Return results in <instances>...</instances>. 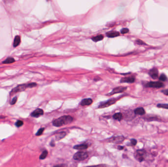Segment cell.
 Segmentation results:
<instances>
[{
	"label": "cell",
	"instance_id": "obj_1",
	"mask_svg": "<svg viewBox=\"0 0 168 167\" xmlns=\"http://www.w3.org/2000/svg\"><path fill=\"white\" fill-rule=\"evenodd\" d=\"M72 121L73 118L71 116H63L53 120V125L56 127H60L64 125L70 124Z\"/></svg>",
	"mask_w": 168,
	"mask_h": 167
},
{
	"label": "cell",
	"instance_id": "obj_2",
	"mask_svg": "<svg viewBox=\"0 0 168 167\" xmlns=\"http://www.w3.org/2000/svg\"><path fill=\"white\" fill-rule=\"evenodd\" d=\"M89 156L87 152H79L76 153L73 156V159L77 161H83L86 159Z\"/></svg>",
	"mask_w": 168,
	"mask_h": 167
},
{
	"label": "cell",
	"instance_id": "obj_3",
	"mask_svg": "<svg viewBox=\"0 0 168 167\" xmlns=\"http://www.w3.org/2000/svg\"><path fill=\"white\" fill-rule=\"evenodd\" d=\"M146 150L143 149H139L136 151L135 157L136 159L139 162H142L145 160V156H146Z\"/></svg>",
	"mask_w": 168,
	"mask_h": 167
},
{
	"label": "cell",
	"instance_id": "obj_4",
	"mask_svg": "<svg viewBox=\"0 0 168 167\" xmlns=\"http://www.w3.org/2000/svg\"><path fill=\"white\" fill-rule=\"evenodd\" d=\"M124 140V137L123 136H116L108 139V142L113 143L114 144H120Z\"/></svg>",
	"mask_w": 168,
	"mask_h": 167
},
{
	"label": "cell",
	"instance_id": "obj_5",
	"mask_svg": "<svg viewBox=\"0 0 168 167\" xmlns=\"http://www.w3.org/2000/svg\"><path fill=\"white\" fill-rule=\"evenodd\" d=\"M146 86L150 88H159L163 87L164 86V84L160 82H150L146 84Z\"/></svg>",
	"mask_w": 168,
	"mask_h": 167
},
{
	"label": "cell",
	"instance_id": "obj_6",
	"mask_svg": "<svg viewBox=\"0 0 168 167\" xmlns=\"http://www.w3.org/2000/svg\"><path fill=\"white\" fill-rule=\"evenodd\" d=\"M28 87V84H22V85H20L17 86V87L14 88L12 91L11 92V93L13 94L17 92H21V91H24V90L26 88Z\"/></svg>",
	"mask_w": 168,
	"mask_h": 167
},
{
	"label": "cell",
	"instance_id": "obj_7",
	"mask_svg": "<svg viewBox=\"0 0 168 167\" xmlns=\"http://www.w3.org/2000/svg\"><path fill=\"white\" fill-rule=\"evenodd\" d=\"M43 114H44L43 110L42 109L38 108L31 113V116L35 118H38L41 116L43 115Z\"/></svg>",
	"mask_w": 168,
	"mask_h": 167
},
{
	"label": "cell",
	"instance_id": "obj_8",
	"mask_svg": "<svg viewBox=\"0 0 168 167\" xmlns=\"http://www.w3.org/2000/svg\"><path fill=\"white\" fill-rule=\"evenodd\" d=\"M116 99H112V100H109L108 101H107L106 102H104L103 104H101L100 105H99V108H105L110 105L113 104L116 102Z\"/></svg>",
	"mask_w": 168,
	"mask_h": 167
},
{
	"label": "cell",
	"instance_id": "obj_9",
	"mask_svg": "<svg viewBox=\"0 0 168 167\" xmlns=\"http://www.w3.org/2000/svg\"><path fill=\"white\" fill-rule=\"evenodd\" d=\"M127 89L126 87H118L117 88H115L113 90L111 93L109 94L108 95L109 96H111L112 95L115 94L116 93H122L125 91V90Z\"/></svg>",
	"mask_w": 168,
	"mask_h": 167
},
{
	"label": "cell",
	"instance_id": "obj_10",
	"mask_svg": "<svg viewBox=\"0 0 168 167\" xmlns=\"http://www.w3.org/2000/svg\"><path fill=\"white\" fill-rule=\"evenodd\" d=\"M149 75H150L151 78H153V79H156L158 76V71L156 68H153L151 69L149 72Z\"/></svg>",
	"mask_w": 168,
	"mask_h": 167
},
{
	"label": "cell",
	"instance_id": "obj_11",
	"mask_svg": "<svg viewBox=\"0 0 168 167\" xmlns=\"http://www.w3.org/2000/svg\"><path fill=\"white\" fill-rule=\"evenodd\" d=\"M135 78L133 77H128L123 78L120 80L121 83H133L135 82Z\"/></svg>",
	"mask_w": 168,
	"mask_h": 167
},
{
	"label": "cell",
	"instance_id": "obj_12",
	"mask_svg": "<svg viewBox=\"0 0 168 167\" xmlns=\"http://www.w3.org/2000/svg\"><path fill=\"white\" fill-rule=\"evenodd\" d=\"M93 101L91 98H86L84 99L81 102V105L82 106H86V105H90L92 104Z\"/></svg>",
	"mask_w": 168,
	"mask_h": 167
},
{
	"label": "cell",
	"instance_id": "obj_13",
	"mask_svg": "<svg viewBox=\"0 0 168 167\" xmlns=\"http://www.w3.org/2000/svg\"><path fill=\"white\" fill-rule=\"evenodd\" d=\"M134 112L135 114L138 115H143L146 113L145 109L143 108H137L135 110Z\"/></svg>",
	"mask_w": 168,
	"mask_h": 167
},
{
	"label": "cell",
	"instance_id": "obj_14",
	"mask_svg": "<svg viewBox=\"0 0 168 167\" xmlns=\"http://www.w3.org/2000/svg\"><path fill=\"white\" fill-rule=\"evenodd\" d=\"M73 148L78 150H84V149H87L88 148V146L86 144H81V145L75 146Z\"/></svg>",
	"mask_w": 168,
	"mask_h": 167
},
{
	"label": "cell",
	"instance_id": "obj_15",
	"mask_svg": "<svg viewBox=\"0 0 168 167\" xmlns=\"http://www.w3.org/2000/svg\"><path fill=\"white\" fill-rule=\"evenodd\" d=\"M107 36L109 37H119L120 33L117 31H111L107 33Z\"/></svg>",
	"mask_w": 168,
	"mask_h": 167
},
{
	"label": "cell",
	"instance_id": "obj_16",
	"mask_svg": "<svg viewBox=\"0 0 168 167\" xmlns=\"http://www.w3.org/2000/svg\"><path fill=\"white\" fill-rule=\"evenodd\" d=\"M66 133L65 132H60L59 133H58L56 135V140L57 141H59V140H61V139L64 138L65 136H66Z\"/></svg>",
	"mask_w": 168,
	"mask_h": 167
},
{
	"label": "cell",
	"instance_id": "obj_17",
	"mask_svg": "<svg viewBox=\"0 0 168 167\" xmlns=\"http://www.w3.org/2000/svg\"><path fill=\"white\" fill-rule=\"evenodd\" d=\"M21 42V38L20 36H16L15 37L14 42H13V47H16L19 45L20 43Z\"/></svg>",
	"mask_w": 168,
	"mask_h": 167
},
{
	"label": "cell",
	"instance_id": "obj_18",
	"mask_svg": "<svg viewBox=\"0 0 168 167\" xmlns=\"http://www.w3.org/2000/svg\"><path fill=\"white\" fill-rule=\"evenodd\" d=\"M123 114L121 113H117L113 115V118L116 120H121L123 119Z\"/></svg>",
	"mask_w": 168,
	"mask_h": 167
},
{
	"label": "cell",
	"instance_id": "obj_19",
	"mask_svg": "<svg viewBox=\"0 0 168 167\" xmlns=\"http://www.w3.org/2000/svg\"><path fill=\"white\" fill-rule=\"evenodd\" d=\"M15 62V60L12 57H8L5 61H3V63L4 64H11L12 63Z\"/></svg>",
	"mask_w": 168,
	"mask_h": 167
},
{
	"label": "cell",
	"instance_id": "obj_20",
	"mask_svg": "<svg viewBox=\"0 0 168 167\" xmlns=\"http://www.w3.org/2000/svg\"><path fill=\"white\" fill-rule=\"evenodd\" d=\"M103 35H98L97 37H94L92 38V40L94 42H97L99 41H100V40H102L103 39Z\"/></svg>",
	"mask_w": 168,
	"mask_h": 167
},
{
	"label": "cell",
	"instance_id": "obj_21",
	"mask_svg": "<svg viewBox=\"0 0 168 167\" xmlns=\"http://www.w3.org/2000/svg\"><path fill=\"white\" fill-rule=\"evenodd\" d=\"M48 154V153L47 150H44L39 156V159L41 160L44 159L45 158L47 157Z\"/></svg>",
	"mask_w": 168,
	"mask_h": 167
},
{
	"label": "cell",
	"instance_id": "obj_22",
	"mask_svg": "<svg viewBox=\"0 0 168 167\" xmlns=\"http://www.w3.org/2000/svg\"><path fill=\"white\" fill-rule=\"evenodd\" d=\"M157 106L158 108H162L168 109V104H158Z\"/></svg>",
	"mask_w": 168,
	"mask_h": 167
},
{
	"label": "cell",
	"instance_id": "obj_23",
	"mask_svg": "<svg viewBox=\"0 0 168 167\" xmlns=\"http://www.w3.org/2000/svg\"><path fill=\"white\" fill-rule=\"evenodd\" d=\"M24 123L23 121L21 120H17L16 123H15V126L17 127H22V126L23 125Z\"/></svg>",
	"mask_w": 168,
	"mask_h": 167
},
{
	"label": "cell",
	"instance_id": "obj_24",
	"mask_svg": "<svg viewBox=\"0 0 168 167\" xmlns=\"http://www.w3.org/2000/svg\"><path fill=\"white\" fill-rule=\"evenodd\" d=\"M44 128H41L38 130L37 133H36V136H41V135L42 134L43 131L44 130Z\"/></svg>",
	"mask_w": 168,
	"mask_h": 167
},
{
	"label": "cell",
	"instance_id": "obj_25",
	"mask_svg": "<svg viewBox=\"0 0 168 167\" xmlns=\"http://www.w3.org/2000/svg\"><path fill=\"white\" fill-rule=\"evenodd\" d=\"M159 79L162 81V82H165L166 80H167V76L164 74H162L159 77Z\"/></svg>",
	"mask_w": 168,
	"mask_h": 167
},
{
	"label": "cell",
	"instance_id": "obj_26",
	"mask_svg": "<svg viewBox=\"0 0 168 167\" xmlns=\"http://www.w3.org/2000/svg\"><path fill=\"white\" fill-rule=\"evenodd\" d=\"M131 141V144L132 146H135L136 145V144H137V140L135 139H131L130 140Z\"/></svg>",
	"mask_w": 168,
	"mask_h": 167
},
{
	"label": "cell",
	"instance_id": "obj_27",
	"mask_svg": "<svg viewBox=\"0 0 168 167\" xmlns=\"http://www.w3.org/2000/svg\"><path fill=\"white\" fill-rule=\"evenodd\" d=\"M136 43H137V44H138V45H145L146 44L143 41L140 40V39L136 40Z\"/></svg>",
	"mask_w": 168,
	"mask_h": 167
},
{
	"label": "cell",
	"instance_id": "obj_28",
	"mask_svg": "<svg viewBox=\"0 0 168 167\" xmlns=\"http://www.w3.org/2000/svg\"><path fill=\"white\" fill-rule=\"evenodd\" d=\"M17 98L16 97H15L14 98H12V101H11V104L12 105H13V104H15L16 102L17 101Z\"/></svg>",
	"mask_w": 168,
	"mask_h": 167
},
{
	"label": "cell",
	"instance_id": "obj_29",
	"mask_svg": "<svg viewBox=\"0 0 168 167\" xmlns=\"http://www.w3.org/2000/svg\"><path fill=\"white\" fill-rule=\"evenodd\" d=\"M129 32V30L127 28L125 29H123L121 30V33L122 34H125Z\"/></svg>",
	"mask_w": 168,
	"mask_h": 167
},
{
	"label": "cell",
	"instance_id": "obj_30",
	"mask_svg": "<svg viewBox=\"0 0 168 167\" xmlns=\"http://www.w3.org/2000/svg\"><path fill=\"white\" fill-rule=\"evenodd\" d=\"M28 87L32 88V87H35L37 86V84L35 83H31L28 84Z\"/></svg>",
	"mask_w": 168,
	"mask_h": 167
},
{
	"label": "cell",
	"instance_id": "obj_31",
	"mask_svg": "<svg viewBox=\"0 0 168 167\" xmlns=\"http://www.w3.org/2000/svg\"><path fill=\"white\" fill-rule=\"evenodd\" d=\"M54 167H67V166L65 164H59L55 165Z\"/></svg>",
	"mask_w": 168,
	"mask_h": 167
},
{
	"label": "cell",
	"instance_id": "obj_32",
	"mask_svg": "<svg viewBox=\"0 0 168 167\" xmlns=\"http://www.w3.org/2000/svg\"><path fill=\"white\" fill-rule=\"evenodd\" d=\"M162 92L166 96H168V90H164L163 91H162Z\"/></svg>",
	"mask_w": 168,
	"mask_h": 167
},
{
	"label": "cell",
	"instance_id": "obj_33",
	"mask_svg": "<svg viewBox=\"0 0 168 167\" xmlns=\"http://www.w3.org/2000/svg\"><path fill=\"white\" fill-rule=\"evenodd\" d=\"M50 146H52V147H53V146H55V143H54V141H52V142H51L50 143Z\"/></svg>",
	"mask_w": 168,
	"mask_h": 167
},
{
	"label": "cell",
	"instance_id": "obj_34",
	"mask_svg": "<svg viewBox=\"0 0 168 167\" xmlns=\"http://www.w3.org/2000/svg\"><path fill=\"white\" fill-rule=\"evenodd\" d=\"M87 167H103L102 165H95V166H87Z\"/></svg>",
	"mask_w": 168,
	"mask_h": 167
},
{
	"label": "cell",
	"instance_id": "obj_35",
	"mask_svg": "<svg viewBox=\"0 0 168 167\" xmlns=\"http://www.w3.org/2000/svg\"><path fill=\"white\" fill-rule=\"evenodd\" d=\"M117 149H120V150H122V149H124V146H118V148H117Z\"/></svg>",
	"mask_w": 168,
	"mask_h": 167
}]
</instances>
